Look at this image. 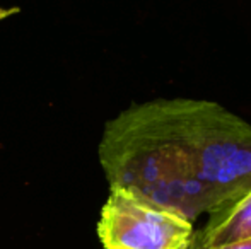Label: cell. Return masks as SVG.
Segmentation results:
<instances>
[{"mask_svg": "<svg viewBox=\"0 0 251 249\" xmlns=\"http://www.w3.org/2000/svg\"><path fill=\"white\" fill-rule=\"evenodd\" d=\"M214 249H251V241L241 244H231V246H222V248H214Z\"/></svg>", "mask_w": 251, "mask_h": 249, "instance_id": "obj_4", "label": "cell"}, {"mask_svg": "<svg viewBox=\"0 0 251 249\" xmlns=\"http://www.w3.org/2000/svg\"><path fill=\"white\" fill-rule=\"evenodd\" d=\"M193 234L190 249H214L251 241V189L227 200Z\"/></svg>", "mask_w": 251, "mask_h": 249, "instance_id": "obj_3", "label": "cell"}, {"mask_svg": "<svg viewBox=\"0 0 251 249\" xmlns=\"http://www.w3.org/2000/svg\"><path fill=\"white\" fill-rule=\"evenodd\" d=\"M193 222L120 188H109L98 237L106 249H190Z\"/></svg>", "mask_w": 251, "mask_h": 249, "instance_id": "obj_2", "label": "cell"}, {"mask_svg": "<svg viewBox=\"0 0 251 249\" xmlns=\"http://www.w3.org/2000/svg\"><path fill=\"white\" fill-rule=\"evenodd\" d=\"M100 160L120 188L190 222L251 189V125L205 99H154L108 121Z\"/></svg>", "mask_w": 251, "mask_h": 249, "instance_id": "obj_1", "label": "cell"}]
</instances>
